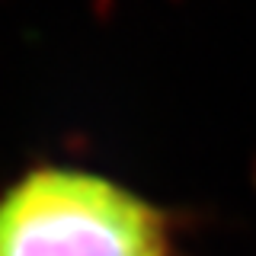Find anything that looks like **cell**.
I'll return each mask as SVG.
<instances>
[{
	"label": "cell",
	"mask_w": 256,
	"mask_h": 256,
	"mask_svg": "<svg viewBox=\"0 0 256 256\" xmlns=\"http://www.w3.org/2000/svg\"><path fill=\"white\" fill-rule=\"evenodd\" d=\"M0 256H170V224L116 180L42 166L0 196Z\"/></svg>",
	"instance_id": "6da1fadb"
}]
</instances>
